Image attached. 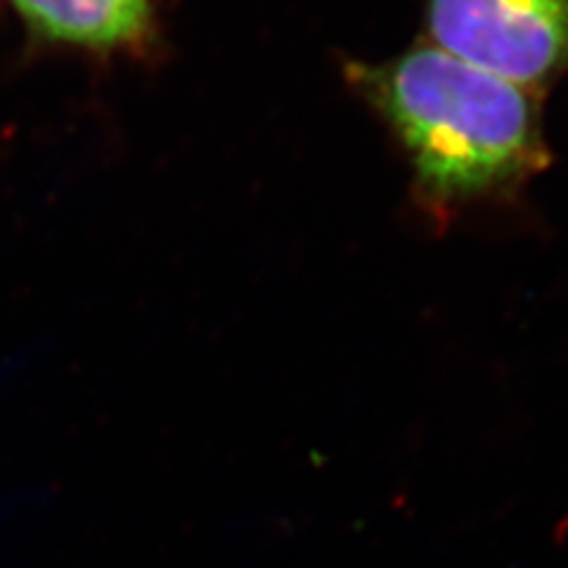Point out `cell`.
I'll use <instances>...</instances> for the list:
<instances>
[{
    "label": "cell",
    "mask_w": 568,
    "mask_h": 568,
    "mask_svg": "<svg viewBox=\"0 0 568 568\" xmlns=\"http://www.w3.org/2000/svg\"><path fill=\"white\" fill-rule=\"evenodd\" d=\"M346 81L410 169L413 200L434 223L509 204L552 166L545 93L417 41L384 62H348Z\"/></svg>",
    "instance_id": "1"
},
{
    "label": "cell",
    "mask_w": 568,
    "mask_h": 568,
    "mask_svg": "<svg viewBox=\"0 0 568 568\" xmlns=\"http://www.w3.org/2000/svg\"><path fill=\"white\" fill-rule=\"evenodd\" d=\"M424 41L545 93L568 71V0H424Z\"/></svg>",
    "instance_id": "2"
},
{
    "label": "cell",
    "mask_w": 568,
    "mask_h": 568,
    "mask_svg": "<svg viewBox=\"0 0 568 568\" xmlns=\"http://www.w3.org/2000/svg\"><path fill=\"white\" fill-rule=\"evenodd\" d=\"M10 3L43 39L98 50L140 39L152 17V0H10Z\"/></svg>",
    "instance_id": "3"
}]
</instances>
